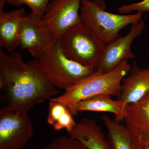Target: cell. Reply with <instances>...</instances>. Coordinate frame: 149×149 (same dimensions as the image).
Instances as JSON below:
<instances>
[{"label": "cell", "mask_w": 149, "mask_h": 149, "mask_svg": "<svg viewBox=\"0 0 149 149\" xmlns=\"http://www.w3.org/2000/svg\"><path fill=\"white\" fill-rule=\"evenodd\" d=\"M6 3L20 7L26 5L30 8L32 12L43 18L47 6L50 0H1Z\"/></svg>", "instance_id": "e0dca14e"}, {"label": "cell", "mask_w": 149, "mask_h": 149, "mask_svg": "<svg viewBox=\"0 0 149 149\" xmlns=\"http://www.w3.org/2000/svg\"><path fill=\"white\" fill-rule=\"evenodd\" d=\"M58 40L68 58L94 69L105 45L82 20L68 29Z\"/></svg>", "instance_id": "5b68a950"}, {"label": "cell", "mask_w": 149, "mask_h": 149, "mask_svg": "<svg viewBox=\"0 0 149 149\" xmlns=\"http://www.w3.org/2000/svg\"><path fill=\"white\" fill-rule=\"evenodd\" d=\"M123 121L132 137L149 142V91L139 102L127 106Z\"/></svg>", "instance_id": "4fadbf2b"}, {"label": "cell", "mask_w": 149, "mask_h": 149, "mask_svg": "<svg viewBox=\"0 0 149 149\" xmlns=\"http://www.w3.org/2000/svg\"><path fill=\"white\" fill-rule=\"evenodd\" d=\"M44 149H88L78 141L69 136L57 138Z\"/></svg>", "instance_id": "ac0fdd59"}, {"label": "cell", "mask_w": 149, "mask_h": 149, "mask_svg": "<svg viewBox=\"0 0 149 149\" xmlns=\"http://www.w3.org/2000/svg\"><path fill=\"white\" fill-rule=\"evenodd\" d=\"M132 139L133 149H149L148 141L141 138L132 137Z\"/></svg>", "instance_id": "ffe728a7"}, {"label": "cell", "mask_w": 149, "mask_h": 149, "mask_svg": "<svg viewBox=\"0 0 149 149\" xmlns=\"http://www.w3.org/2000/svg\"><path fill=\"white\" fill-rule=\"evenodd\" d=\"M131 66L128 60H125L109 72L95 71L54 99L70 109L79 102L94 96L107 95L117 98L120 95L122 80L128 75Z\"/></svg>", "instance_id": "7a4b0ae2"}, {"label": "cell", "mask_w": 149, "mask_h": 149, "mask_svg": "<svg viewBox=\"0 0 149 149\" xmlns=\"http://www.w3.org/2000/svg\"><path fill=\"white\" fill-rule=\"evenodd\" d=\"M58 93L40 70L24 61L21 54H8L0 50V110L27 113Z\"/></svg>", "instance_id": "6da1fadb"}, {"label": "cell", "mask_w": 149, "mask_h": 149, "mask_svg": "<svg viewBox=\"0 0 149 149\" xmlns=\"http://www.w3.org/2000/svg\"><path fill=\"white\" fill-rule=\"evenodd\" d=\"M117 10L122 14H128L133 12L143 14L149 12V0H143L140 2L123 5L118 8Z\"/></svg>", "instance_id": "d6986e66"}, {"label": "cell", "mask_w": 149, "mask_h": 149, "mask_svg": "<svg viewBox=\"0 0 149 149\" xmlns=\"http://www.w3.org/2000/svg\"><path fill=\"white\" fill-rule=\"evenodd\" d=\"M68 136L83 144L88 149H112L109 140L96 120L84 118L76 123Z\"/></svg>", "instance_id": "8fae6325"}, {"label": "cell", "mask_w": 149, "mask_h": 149, "mask_svg": "<svg viewBox=\"0 0 149 149\" xmlns=\"http://www.w3.org/2000/svg\"><path fill=\"white\" fill-rule=\"evenodd\" d=\"M127 107L116 100H112L109 95H101L81 101L70 110L73 115L83 111L111 113L114 115L115 120L120 122L126 117Z\"/></svg>", "instance_id": "5bb4252c"}, {"label": "cell", "mask_w": 149, "mask_h": 149, "mask_svg": "<svg viewBox=\"0 0 149 149\" xmlns=\"http://www.w3.org/2000/svg\"><path fill=\"white\" fill-rule=\"evenodd\" d=\"M143 19L132 24L129 32L123 37L105 44L95 68V71L107 73L117 67L123 61L136 58L131 50L133 41L142 34L145 27Z\"/></svg>", "instance_id": "52a82bcc"}, {"label": "cell", "mask_w": 149, "mask_h": 149, "mask_svg": "<svg viewBox=\"0 0 149 149\" xmlns=\"http://www.w3.org/2000/svg\"><path fill=\"white\" fill-rule=\"evenodd\" d=\"M56 40L42 17L32 12L26 15L19 35L21 49L26 50L35 59L38 58Z\"/></svg>", "instance_id": "ba28073f"}, {"label": "cell", "mask_w": 149, "mask_h": 149, "mask_svg": "<svg viewBox=\"0 0 149 149\" xmlns=\"http://www.w3.org/2000/svg\"><path fill=\"white\" fill-rule=\"evenodd\" d=\"M25 9L0 12V46L9 52L19 47L22 25L26 15Z\"/></svg>", "instance_id": "7c38bea8"}, {"label": "cell", "mask_w": 149, "mask_h": 149, "mask_svg": "<svg viewBox=\"0 0 149 149\" xmlns=\"http://www.w3.org/2000/svg\"><path fill=\"white\" fill-rule=\"evenodd\" d=\"M102 119L108 131L112 149H133L132 136L125 125L106 115H103Z\"/></svg>", "instance_id": "2e32d148"}, {"label": "cell", "mask_w": 149, "mask_h": 149, "mask_svg": "<svg viewBox=\"0 0 149 149\" xmlns=\"http://www.w3.org/2000/svg\"><path fill=\"white\" fill-rule=\"evenodd\" d=\"M72 115L65 104L54 98L50 99L47 121L55 130L65 129L67 132L72 130L76 124Z\"/></svg>", "instance_id": "9a60e30c"}, {"label": "cell", "mask_w": 149, "mask_h": 149, "mask_svg": "<svg viewBox=\"0 0 149 149\" xmlns=\"http://www.w3.org/2000/svg\"><path fill=\"white\" fill-rule=\"evenodd\" d=\"M103 0H82L80 15L83 22L90 27L104 44L119 37L121 29L142 19L143 14H116L106 10Z\"/></svg>", "instance_id": "277c9868"}, {"label": "cell", "mask_w": 149, "mask_h": 149, "mask_svg": "<svg viewBox=\"0 0 149 149\" xmlns=\"http://www.w3.org/2000/svg\"><path fill=\"white\" fill-rule=\"evenodd\" d=\"M82 0H52L43 19L58 39L68 29L82 21L80 9Z\"/></svg>", "instance_id": "9c48e42d"}, {"label": "cell", "mask_w": 149, "mask_h": 149, "mask_svg": "<svg viewBox=\"0 0 149 149\" xmlns=\"http://www.w3.org/2000/svg\"><path fill=\"white\" fill-rule=\"evenodd\" d=\"M40 70L56 88L66 90L89 75L95 70L69 59L62 51L58 39L39 58L29 61Z\"/></svg>", "instance_id": "3957f363"}, {"label": "cell", "mask_w": 149, "mask_h": 149, "mask_svg": "<svg viewBox=\"0 0 149 149\" xmlns=\"http://www.w3.org/2000/svg\"><path fill=\"white\" fill-rule=\"evenodd\" d=\"M149 91V68H141L134 62L121 83L116 100L127 107L139 102Z\"/></svg>", "instance_id": "30bf717a"}, {"label": "cell", "mask_w": 149, "mask_h": 149, "mask_svg": "<svg viewBox=\"0 0 149 149\" xmlns=\"http://www.w3.org/2000/svg\"><path fill=\"white\" fill-rule=\"evenodd\" d=\"M33 125L27 113L0 110V149H21L32 138Z\"/></svg>", "instance_id": "8992f818"}]
</instances>
